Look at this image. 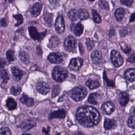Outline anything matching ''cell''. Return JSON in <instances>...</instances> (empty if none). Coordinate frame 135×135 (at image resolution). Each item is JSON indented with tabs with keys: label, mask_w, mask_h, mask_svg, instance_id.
<instances>
[{
	"label": "cell",
	"mask_w": 135,
	"mask_h": 135,
	"mask_svg": "<svg viewBox=\"0 0 135 135\" xmlns=\"http://www.w3.org/2000/svg\"><path fill=\"white\" fill-rule=\"evenodd\" d=\"M120 2L123 4L129 6L132 4L133 2V1H131V0H129V1H127H127H126V0H121V1H120Z\"/></svg>",
	"instance_id": "cell-41"
},
{
	"label": "cell",
	"mask_w": 135,
	"mask_h": 135,
	"mask_svg": "<svg viewBox=\"0 0 135 135\" xmlns=\"http://www.w3.org/2000/svg\"><path fill=\"white\" fill-rule=\"evenodd\" d=\"M101 110L104 114L110 115L115 111V105L112 101H107L102 105Z\"/></svg>",
	"instance_id": "cell-9"
},
{
	"label": "cell",
	"mask_w": 135,
	"mask_h": 135,
	"mask_svg": "<svg viewBox=\"0 0 135 135\" xmlns=\"http://www.w3.org/2000/svg\"><path fill=\"white\" fill-rule=\"evenodd\" d=\"M87 94L86 89L84 86H80L73 89L71 92V97L75 101H80L83 100Z\"/></svg>",
	"instance_id": "cell-3"
},
{
	"label": "cell",
	"mask_w": 135,
	"mask_h": 135,
	"mask_svg": "<svg viewBox=\"0 0 135 135\" xmlns=\"http://www.w3.org/2000/svg\"><path fill=\"white\" fill-rule=\"evenodd\" d=\"M86 44L87 48L89 50H90L93 48L94 44L93 40L90 39H87L86 40Z\"/></svg>",
	"instance_id": "cell-39"
},
{
	"label": "cell",
	"mask_w": 135,
	"mask_h": 135,
	"mask_svg": "<svg viewBox=\"0 0 135 135\" xmlns=\"http://www.w3.org/2000/svg\"><path fill=\"white\" fill-rule=\"evenodd\" d=\"M83 25L81 22H79L75 26L74 29V33L75 35L77 36H80L82 35L83 31Z\"/></svg>",
	"instance_id": "cell-27"
},
{
	"label": "cell",
	"mask_w": 135,
	"mask_h": 135,
	"mask_svg": "<svg viewBox=\"0 0 135 135\" xmlns=\"http://www.w3.org/2000/svg\"><path fill=\"white\" fill-rule=\"evenodd\" d=\"M36 123L32 119H28L24 120L21 126V128L25 132L28 131L36 126Z\"/></svg>",
	"instance_id": "cell-11"
},
{
	"label": "cell",
	"mask_w": 135,
	"mask_h": 135,
	"mask_svg": "<svg viewBox=\"0 0 135 135\" xmlns=\"http://www.w3.org/2000/svg\"><path fill=\"white\" fill-rule=\"evenodd\" d=\"M125 11L122 8H119L115 10V16L117 20L120 21L123 20L125 15Z\"/></svg>",
	"instance_id": "cell-23"
},
{
	"label": "cell",
	"mask_w": 135,
	"mask_h": 135,
	"mask_svg": "<svg viewBox=\"0 0 135 135\" xmlns=\"http://www.w3.org/2000/svg\"><path fill=\"white\" fill-rule=\"evenodd\" d=\"M55 27L57 33L61 34L64 32L65 30V24L63 17L59 16L57 17L55 21Z\"/></svg>",
	"instance_id": "cell-7"
},
{
	"label": "cell",
	"mask_w": 135,
	"mask_h": 135,
	"mask_svg": "<svg viewBox=\"0 0 135 135\" xmlns=\"http://www.w3.org/2000/svg\"><path fill=\"white\" fill-rule=\"evenodd\" d=\"M22 135H31L30 134H28V133H24V134H23Z\"/></svg>",
	"instance_id": "cell-49"
},
{
	"label": "cell",
	"mask_w": 135,
	"mask_h": 135,
	"mask_svg": "<svg viewBox=\"0 0 135 135\" xmlns=\"http://www.w3.org/2000/svg\"><path fill=\"white\" fill-rule=\"evenodd\" d=\"M100 97V95L98 93H94L91 94L88 97V101L93 104L95 105H97L98 103V100Z\"/></svg>",
	"instance_id": "cell-24"
},
{
	"label": "cell",
	"mask_w": 135,
	"mask_h": 135,
	"mask_svg": "<svg viewBox=\"0 0 135 135\" xmlns=\"http://www.w3.org/2000/svg\"><path fill=\"white\" fill-rule=\"evenodd\" d=\"M92 13H93L94 21L96 23H98V24L100 23L102 21L101 17L100 16L99 14L97 12L94 10H92Z\"/></svg>",
	"instance_id": "cell-34"
},
{
	"label": "cell",
	"mask_w": 135,
	"mask_h": 135,
	"mask_svg": "<svg viewBox=\"0 0 135 135\" xmlns=\"http://www.w3.org/2000/svg\"><path fill=\"white\" fill-rule=\"evenodd\" d=\"M68 77V72L64 67L57 66L54 67L52 73V77L54 80L57 82L63 81Z\"/></svg>",
	"instance_id": "cell-2"
},
{
	"label": "cell",
	"mask_w": 135,
	"mask_h": 135,
	"mask_svg": "<svg viewBox=\"0 0 135 135\" xmlns=\"http://www.w3.org/2000/svg\"><path fill=\"white\" fill-rule=\"evenodd\" d=\"M64 46L65 49L68 52H75L76 49V40L72 36H69L65 39Z\"/></svg>",
	"instance_id": "cell-4"
},
{
	"label": "cell",
	"mask_w": 135,
	"mask_h": 135,
	"mask_svg": "<svg viewBox=\"0 0 135 135\" xmlns=\"http://www.w3.org/2000/svg\"><path fill=\"white\" fill-rule=\"evenodd\" d=\"M133 113H135V108L134 109V111H133Z\"/></svg>",
	"instance_id": "cell-50"
},
{
	"label": "cell",
	"mask_w": 135,
	"mask_h": 135,
	"mask_svg": "<svg viewBox=\"0 0 135 135\" xmlns=\"http://www.w3.org/2000/svg\"><path fill=\"white\" fill-rule=\"evenodd\" d=\"M83 63V59L80 58H73L70 60L69 67L71 70L77 71L81 68Z\"/></svg>",
	"instance_id": "cell-6"
},
{
	"label": "cell",
	"mask_w": 135,
	"mask_h": 135,
	"mask_svg": "<svg viewBox=\"0 0 135 135\" xmlns=\"http://www.w3.org/2000/svg\"><path fill=\"white\" fill-rule=\"evenodd\" d=\"M48 58L51 62L55 64L61 63L63 61L62 56L59 52L51 53L48 56Z\"/></svg>",
	"instance_id": "cell-12"
},
{
	"label": "cell",
	"mask_w": 135,
	"mask_h": 135,
	"mask_svg": "<svg viewBox=\"0 0 135 135\" xmlns=\"http://www.w3.org/2000/svg\"><path fill=\"white\" fill-rule=\"evenodd\" d=\"M135 135V134H133V135Z\"/></svg>",
	"instance_id": "cell-51"
},
{
	"label": "cell",
	"mask_w": 135,
	"mask_h": 135,
	"mask_svg": "<svg viewBox=\"0 0 135 135\" xmlns=\"http://www.w3.org/2000/svg\"><path fill=\"white\" fill-rule=\"evenodd\" d=\"M16 102L12 98H9L6 101V106L9 111L14 110L17 107Z\"/></svg>",
	"instance_id": "cell-26"
},
{
	"label": "cell",
	"mask_w": 135,
	"mask_h": 135,
	"mask_svg": "<svg viewBox=\"0 0 135 135\" xmlns=\"http://www.w3.org/2000/svg\"><path fill=\"white\" fill-rule=\"evenodd\" d=\"M44 20L47 25L51 26L53 24V16H52L51 14H45L44 16Z\"/></svg>",
	"instance_id": "cell-32"
},
{
	"label": "cell",
	"mask_w": 135,
	"mask_h": 135,
	"mask_svg": "<svg viewBox=\"0 0 135 135\" xmlns=\"http://www.w3.org/2000/svg\"><path fill=\"white\" fill-rule=\"evenodd\" d=\"M0 77L2 80V84H6L9 79L8 73L4 69H2L0 71Z\"/></svg>",
	"instance_id": "cell-28"
},
{
	"label": "cell",
	"mask_w": 135,
	"mask_h": 135,
	"mask_svg": "<svg viewBox=\"0 0 135 135\" xmlns=\"http://www.w3.org/2000/svg\"><path fill=\"white\" fill-rule=\"evenodd\" d=\"M61 89L59 86H55L54 87V90L52 93V97H54L58 95L60 93Z\"/></svg>",
	"instance_id": "cell-40"
},
{
	"label": "cell",
	"mask_w": 135,
	"mask_h": 135,
	"mask_svg": "<svg viewBox=\"0 0 135 135\" xmlns=\"http://www.w3.org/2000/svg\"><path fill=\"white\" fill-rule=\"evenodd\" d=\"M119 101L121 106H126L129 101V95L126 92H121L119 95Z\"/></svg>",
	"instance_id": "cell-17"
},
{
	"label": "cell",
	"mask_w": 135,
	"mask_h": 135,
	"mask_svg": "<svg viewBox=\"0 0 135 135\" xmlns=\"http://www.w3.org/2000/svg\"><path fill=\"white\" fill-rule=\"evenodd\" d=\"M117 123L115 120L105 118L104 123V127L107 130H110L115 128Z\"/></svg>",
	"instance_id": "cell-16"
},
{
	"label": "cell",
	"mask_w": 135,
	"mask_h": 135,
	"mask_svg": "<svg viewBox=\"0 0 135 135\" xmlns=\"http://www.w3.org/2000/svg\"><path fill=\"white\" fill-rule=\"evenodd\" d=\"M42 5L39 2H36L30 10V13L32 16L36 17L39 15L42 9Z\"/></svg>",
	"instance_id": "cell-15"
},
{
	"label": "cell",
	"mask_w": 135,
	"mask_h": 135,
	"mask_svg": "<svg viewBox=\"0 0 135 135\" xmlns=\"http://www.w3.org/2000/svg\"><path fill=\"white\" fill-rule=\"evenodd\" d=\"M135 21V14L133 13L131 15V20L130 21L131 22H133V21Z\"/></svg>",
	"instance_id": "cell-47"
},
{
	"label": "cell",
	"mask_w": 135,
	"mask_h": 135,
	"mask_svg": "<svg viewBox=\"0 0 135 135\" xmlns=\"http://www.w3.org/2000/svg\"><path fill=\"white\" fill-rule=\"evenodd\" d=\"M0 135H12L11 131L7 127L0 128Z\"/></svg>",
	"instance_id": "cell-38"
},
{
	"label": "cell",
	"mask_w": 135,
	"mask_h": 135,
	"mask_svg": "<svg viewBox=\"0 0 135 135\" xmlns=\"http://www.w3.org/2000/svg\"><path fill=\"white\" fill-rule=\"evenodd\" d=\"M60 44V40L58 37L55 36H52L50 39L48 46L50 48H55Z\"/></svg>",
	"instance_id": "cell-22"
},
{
	"label": "cell",
	"mask_w": 135,
	"mask_h": 135,
	"mask_svg": "<svg viewBox=\"0 0 135 135\" xmlns=\"http://www.w3.org/2000/svg\"><path fill=\"white\" fill-rule=\"evenodd\" d=\"M125 78L129 81L132 82L135 81V69L132 68L127 70L124 74Z\"/></svg>",
	"instance_id": "cell-18"
},
{
	"label": "cell",
	"mask_w": 135,
	"mask_h": 135,
	"mask_svg": "<svg viewBox=\"0 0 135 135\" xmlns=\"http://www.w3.org/2000/svg\"><path fill=\"white\" fill-rule=\"evenodd\" d=\"M86 86L90 89H94L100 87V84L98 81L93 79H89L85 83Z\"/></svg>",
	"instance_id": "cell-21"
},
{
	"label": "cell",
	"mask_w": 135,
	"mask_h": 135,
	"mask_svg": "<svg viewBox=\"0 0 135 135\" xmlns=\"http://www.w3.org/2000/svg\"><path fill=\"white\" fill-rule=\"evenodd\" d=\"M19 56L21 60L25 64H27L29 62L28 55L25 52H21L19 54Z\"/></svg>",
	"instance_id": "cell-31"
},
{
	"label": "cell",
	"mask_w": 135,
	"mask_h": 135,
	"mask_svg": "<svg viewBox=\"0 0 135 135\" xmlns=\"http://www.w3.org/2000/svg\"><path fill=\"white\" fill-rule=\"evenodd\" d=\"M28 30L30 36L34 40H37L40 42L42 39L43 36L45 35H43V33H39L36 28L33 26L29 27Z\"/></svg>",
	"instance_id": "cell-8"
},
{
	"label": "cell",
	"mask_w": 135,
	"mask_h": 135,
	"mask_svg": "<svg viewBox=\"0 0 135 135\" xmlns=\"http://www.w3.org/2000/svg\"><path fill=\"white\" fill-rule=\"evenodd\" d=\"M98 4L102 8L106 10H109V5L106 1H98Z\"/></svg>",
	"instance_id": "cell-37"
},
{
	"label": "cell",
	"mask_w": 135,
	"mask_h": 135,
	"mask_svg": "<svg viewBox=\"0 0 135 135\" xmlns=\"http://www.w3.org/2000/svg\"><path fill=\"white\" fill-rule=\"evenodd\" d=\"M12 74L13 76V78L14 81L18 82L21 79L23 75L25 74L23 71L17 67H12L11 68Z\"/></svg>",
	"instance_id": "cell-13"
},
{
	"label": "cell",
	"mask_w": 135,
	"mask_h": 135,
	"mask_svg": "<svg viewBox=\"0 0 135 135\" xmlns=\"http://www.w3.org/2000/svg\"><path fill=\"white\" fill-rule=\"evenodd\" d=\"M13 16L17 21V23L15 24V27H18L23 24V19L22 15L21 14H16L13 15Z\"/></svg>",
	"instance_id": "cell-33"
},
{
	"label": "cell",
	"mask_w": 135,
	"mask_h": 135,
	"mask_svg": "<svg viewBox=\"0 0 135 135\" xmlns=\"http://www.w3.org/2000/svg\"><path fill=\"white\" fill-rule=\"evenodd\" d=\"M6 65V62L4 59L0 58V69L4 68Z\"/></svg>",
	"instance_id": "cell-42"
},
{
	"label": "cell",
	"mask_w": 135,
	"mask_h": 135,
	"mask_svg": "<svg viewBox=\"0 0 135 135\" xmlns=\"http://www.w3.org/2000/svg\"><path fill=\"white\" fill-rule=\"evenodd\" d=\"M50 131V128L47 126V128H44L42 130V133L44 135H49Z\"/></svg>",
	"instance_id": "cell-43"
},
{
	"label": "cell",
	"mask_w": 135,
	"mask_h": 135,
	"mask_svg": "<svg viewBox=\"0 0 135 135\" xmlns=\"http://www.w3.org/2000/svg\"><path fill=\"white\" fill-rule=\"evenodd\" d=\"M21 91V89L19 86H13L11 87L10 92L12 95L17 96L20 94Z\"/></svg>",
	"instance_id": "cell-35"
},
{
	"label": "cell",
	"mask_w": 135,
	"mask_h": 135,
	"mask_svg": "<svg viewBox=\"0 0 135 135\" xmlns=\"http://www.w3.org/2000/svg\"><path fill=\"white\" fill-rule=\"evenodd\" d=\"M76 118L79 123L85 127H90L97 124L101 119L100 115L94 107L85 106L77 109Z\"/></svg>",
	"instance_id": "cell-1"
},
{
	"label": "cell",
	"mask_w": 135,
	"mask_h": 135,
	"mask_svg": "<svg viewBox=\"0 0 135 135\" xmlns=\"http://www.w3.org/2000/svg\"><path fill=\"white\" fill-rule=\"evenodd\" d=\"M20 101L22 104H24L28 107H31L34 104V100L32 98H29L26 95L23 94L22 97L20 99Z\"/></svg>",
	"instance_id": "cell-20"
},
{
	"label": "cell",
	"mask_w": 135,
	"mask_h": 135,
	"mask_svg": "<svg viewBox=\"0 0 135 135\" xmlns=\"http://www.w3.org/2000/svg\"><path fill=\"white\" fill-rule=\"evenodd\" d=\"M120 34L122 36H125L128 33L127 30L125 29H121L119 31Z\"/></svg>",
	"instance_id": "cell-45"
},
{
	"label": "cell",
	"mask_w": 135,
	"mask_h": 135,
	"mask_svg": "<svg viewBox=\"0 0 135 135\" xmlns=\"http://www.w3.org/2000/svg\"><path fill=\"white\" fill-rule=\"evenodd\" d=\"M6 58L9 62H13L16 58L15 51L12 50H9L6 53Z\"/></svg>",
	"instance_id": "cell-29"
},
{
	"label": "cell",
	"mask_w": 135,
	"mask_h": 135,
	"mask_svg": "<svg viewBox=\"0 0 135 135\" xmlns=\"http://www.w3.org/2000/svg\"><path fill=\"white\" fill-rule=\"evenodd\" d=\"M0 23L1 24L2 26L3 27H6L7 25V21L6 20L5 18H2L0 20Z\"/></svg>",
	"instance_id": "cell-46"
},
{
	"label": "cell",
	"mask_w": 135,
	"mask_h": 135,
	"mask_svg": "<svg viewBox=\"0 0 135 135\" xmlns=\"http://www.w3.org/2000/svg\"><path fill=\"white\" fill-rule=\"evenodd\" d=\"M111 59L112 62L116 67H119L123 63V58L120 53L117 51L113 50L111 52Z\"/></svg>",
	"instance_id": "cell-5"
},
{
	"label": "cell",
	"mask_w": 135,
	"mask_h": 135,
	"mask_svg": "<svg viewBox=\"0 0 135 135\" xmlns=\"http://www.w3.org/2000/svg\"><path fill=\"white\" fill-rule=\"evenodd\" d=\"M127 61L131 63H135V54H132L131 56L128 59Z\"/></svg>",
	"instance_id": "cell-44"
},
{
	"label": "cell",
	"mask_w": 135,
	"mask_h": 135,
	"mask_svg": "<svg viewBox=\"0 0 135 135\" xmlns=\"http://www.w3.org/2000/svg\"><path fill=\"white\" fill-rule=\"evenodd\" d=\"M66 111L63 109H59L50 113L49 117L50 119H63L65 117Z\"/></svg>",
	"instance_id": "cell-14"
},
{
	"label": "cell",
	"mask_w": 135,
	"mask_h": 135,
	"mask_svg": "<svg viewBox=\"0 0 135 135\" xmlns=\"http://www.w3.org/2000/svg\"><path fill=\"white\" fill-rule=\"evenodd\" d=\"M73 135H84V134L81 132H76L75 134H74Z\"/></svg>",
	"instance_id": "cell-48"
},
{
	"label": "cell",
	"mask_w": 135,
	"mask_h": 135,
	"mask_svg": "<svg viewBox=\"0 0 135 135\" xmlns=\"http://www.w3.org/2000/svg\"><path fill=\"white\" fill-rule=\"evenodd\" d=\"M68 16L71 21H74L77 19V11L75 9H71L68 13Z\"/></svg>",
	"instance_id": "cell-30"
},
{
	"label": "cell",
	"mask_w": 135,
	"mask_h": 135,
	"mask_svg": "<svg viewBox=\"0 0 135 135\" xmlns=\"http://www.w3.org/2000/svg\"><path fill=\"white\" fill-rule=\"evenodd\" d=\"M91 60L93 63L95 64H98L101 61L102 59V54L100 52L95 50L91 54Z\"/></svg>",
	"instance_id": "cell-19"
},
{
	"label": "cell",
	"mask_w": 135,
	"mask_h": 135,
	"mask_svg": "<svg viewBox=\"0 0 135 135\" xmlns=\"http://www.w3.org/2000/svg\"><path fill=\"white\" fill-rule=\"evenodd\" d=\"M77 16L80 20H85L88 19L89 14L88 11L85 9H81L77 12Z\"/></svg>",
	"instance_id": "cell-25"
},
{
	"label": "cell",
	"mask_w": 135,
	"mask_h": 135,
	"mask_svg": "<svg viewBox=\"0 0 135 135\" xmlns=\"http://www.w3.org/2000/svg\"><path fill=\"white\" fill-rule=\"evenodd\" d=\"M128 124L131 128H135V115L131 116L129 117Z\"/></svg>",
	"instance_id": "cell-36"
},
{
	"label": "cell",
	"mask_w": 135,
	"mask_h": 135,
	"mask_svg": "<svg viewBox=\"0 0 135 135\" xmlns=\"http://www.w3.org/2000/svg\"><path fill=\"white\" fill-rule=\"evenodd\" d=\"M37 91L42 95H46L49 93L50 90V86L45 82H38L36 85Z\"/></svg>",
	"instance_id": "cell-10"
}]
</instances>
